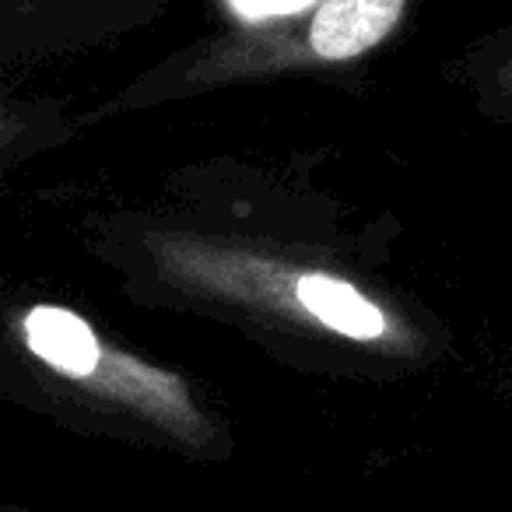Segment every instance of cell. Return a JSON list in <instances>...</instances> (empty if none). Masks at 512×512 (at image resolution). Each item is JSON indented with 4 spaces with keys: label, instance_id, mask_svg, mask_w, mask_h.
<instances>
[{
    "label": "cell",
    "instance_id": "3957f363",
    "mask_svg": "<svg viewBox=\"0 0 512 512\" xmlns=\"http://www.w3.org/2000/svg\"><path fill=\"white\" fill-rule=\"evenodd\" d=\"M228 4H232L235 15L260 22V18H274V15H295V11L309 8L313 0H228Z\"/></svg>",
    "mask_w": 512,
    "mask_h": 512
},
{
    "label": "cell",
    "instance_id": "6da1fadb",
    "mask_svg": "<svg viewBox=\"0 0 512 512\" xmlns=\"http://www.w3.org/2000/svg\"><path fill=\"white\" fill-rule=\"evenodd\" d=\"M404 0H323L309 43L323 60H351L397 25Z\"/></svg>",
    "mask_w": 512,
    "mask_h": 512
},
{
    "label": "cell",
    "instance_id": "7a4b0ae2",
    "mask_svg": "<svg viewBox=\"0 0 512 512\" xmlns=\"http://www.w3.org/2000/svg\"><path fill=\"white\" fill-rule=\"evenodd\" d=\"M295 299L323 327L341 337H351V341H379L390 330L386 313L376 302L365 299L355 285H348L341 278H330V274H306L295 285Z\"/></svg>",
    "mask_w": 512,
    "mask_h": 512
}]
</instances>
